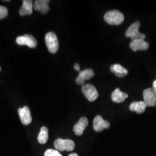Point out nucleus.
Instances as JSON below:
<instances>
[{"mask_svg":"<svg viewBox=\"0 0 156 156\" xmlns=\"http://www.w3.org/2000/svg\"><path fill=\"white\" fill-rule=\"evenodd\" d=\"M110 69L112 73H115L117 76L120 78L126 76L128 74V70L119 64L112 65Z\"/></svg>","mask_w":156,"mask_h":156,"instance_id":"nucleus-16","label":"nucleus"},{"mask_svg":"<svg viewBox=\"0 0 156 156\" xmlns=\"http://www.w3.org/2000/svg\"><path fill=\"white\" fill-rule=\"evenodd\" d=\"M49 131L48 129L46 127H42L41 128L39 135L38 136V140L39 144H45L47 142L49 138Z\"/></svg>","mask_w":156,"mask_h":156,"instance_id":"nucleus-18","label":"nucleus"},{"mask_svg":"<svg viewBox=\"0 0 156 156\" xmlns=\"http://www.w3.org/2000/svg\"><path fill=\"white\" fill-rule=\"evenodd\" d=\"M82 92L90 102L96 100L98 97V92L94 86L91 84H86L82 86Z\"/></svg>","mask_w":156,"mask_h":156,"instance_id":"nucleus-5","label":"nucleus"},{"mask_svg":"<svg viewBox=\"0 0 156 156\" xmlns=\"http://www.w3.org/2000/svg\"><path fill=\"white\" fill-rule=\"evenodd\" d=\"M1 67H0V71H1Z\"/></svg>","mask_w":156,"mask_h":156,"instance_id":"nucleus-24","label":"nucleus"},{"mask_svg":"<svg viewBox=\"0 0 156 156\" xmlns=\"http://www.w3.org/2000/svg\"><path fill=\"white\" fill-rule=\"evenodd\" d=\"M129 46L132 50L136 51L138 50H147L149 48V44L145 41V39H134L129 43Z\"/></svg>","mask_w":156,"mask_h":156,"instance_id":"nucleus-11","label":"nucleus"},{"mask_svg":"<svg viewBox=\"0 0 156 156\" xmlns=\"http://www.w3.org/2000/svg\"><path fill=\"white\" fill-rule=\"evenodd\" d=\"M16 41L18 45H26L31 48H34L37 46V39L33 35L29 34H25L17 37Z\"/></svg>","mask_w":156,"mask_h":156,"instance_id":"nucleus-6","label":"nucleus"},{"mask_svg":"<svg viewBox=\"0 0 156 156\" xmlns=\"http://www.w3.org/2000/svg\"><path fill=\"white\" fill-rule=\"evenodd\" d=\"M140 27V23L139 21H136L133 23L127 30L126 32V37L131 38L132 40L137 39L146 38V35L144 34L140 33L139 31Z\"/></svg>","mask_w":156,"mask_h":156,"instance_id":"nucleus-2","label":"nucleus"},{"mask_svg":"<svg viewBox=\"0 0 156 156\" xmlns=\"http://www.w3.org/2000/svg\"><path fill=\"white\" fill-rule=\"evenodd\" d=\"M50 1L49 0H37L33 4L34 9L35 11L41 12L42 13L45 14L50 9L48 5Z\"/></svg>","mask_w":156,"mask_h":156,"instance_id":"nucleus-13","label":"nucleus"},{"mask_svg":"<svg viewBox=\"0 0 156 156\" xmlns=\"http://www.w3.org/2000/svg\"><path fill=\"white\" fill-rule=\"evenodd\" d=\"M55 147L57 151H73L75 147V144L71 140H62L58 138L55 141Z\"/></svg>","mask_w":156,"mask_h":156,"instance_id":"nucleus-4","label":"nucleus"},{"mask_svg":"<svg viewBox=\"0 0 156 156\" xmlns=\"http://www.w3.org/2000/svg\"><path fill=\"white\" fill-rule=\"evenodd\" d=\"M104 20L109 24L119 26L124 22V17L121 12L113 10L106 12L104 15Z\"/></svg>","mask_w":156,"mask_h":156,"instance_id":"nucleus-1","label":"nucleus"},{"mask_svg":"<svg viewBox=\"0 0 156 156\" xmlns=\"http://www.w3.org/2000/svg\"><path fill=\"white\" fill-rule=\"evenodd\" d=\"M110 127L109 122L104 120L100 115H97L95 117L93 120V128L95 131L101 132L104 129H108Z\"/></svg>","mask_w":156,"mask_h":156,"instance_id":"nucleus-9","label":"nucleus"},{"mask_svg":"<svg viewBox=\"0 0 156 156\" xmlns=\"http://www.w3.org/2000/svg\"><path fill=\"white\" fill-rule=\"evenodd\" d=\"M44 156H62L61 153L57 150L48 149L44 153Z\"/></svg>","mask_w":156,"mask_h":156,"instance_id":"nucleus-19","label":"nucleus"},{"mask_svg":"<svg viewBox=\"0 0 156 156\" xmlns=\"http://www.w3.org/2000/svg\"><path fill=\"white\" fill-rule=\"evenodd\" d=\"M89 124L88 120L86 117H81L78 123L73 126V131L75 134L78 136H80L83 133L84 130Z\"/></svg>","mask_w":156,"mask_h":156,"instance_id":"nucleus-12","label":"nucleus"},{"mask_svg":"<svg viewBox=\"0 0 156 156\" xmlns=\"http://www.w3.org/2000/svg\"><path fill=\"white\" fill-rule=\"evenodd\" d=\"M146 106L144 101H136L130 104L129 110L131 111L136 112L138 114H141L145 111Z\"/></svg>","mask_w":156,"mask_h":156,"instance_id":"nucleus-17","label":"nucleus"},{"mask_svg":"<svg viewBox=\"0 0 156 156\" xmlns=\"http://www.w3.org/2000/svg\"><path fill=\"white\" fill-rule=\"evenodd\" d=\"M22 6L19 10V14L21 16L31 15L33 13V4L31 0H24Z\"/></svg>","mask_w":156,"mask_h":156,"instance_id":"nucleus-14","label":"nucleus"},{"mask_svg":"<svg viewBox=\"0 0 156 156\" xmlns=\"http://www.w3.org/2000/svg\"><path fill=\"white\" fill-rule=\"evenodd\" d=\"M68 156H79L78 154H76V153H71V154H70Z\"/></svg>","mask_w":156,"mask_h":156,"instance_id":"nucleus-23","label":"nucleus"},{"mask_svg":"<svg viewBox=\"0 0 156 156\" xmlns=\"http://www.w3.org/2000/svg\"><path fill=\"white\" fill-rule=\"evenodd\" d=\"M128 95L122 92L119 88L115 90L112 93V100L116 103L123 102L128 98Z\"/></svg>","mask_w":156,"mask_h":156,"instance_id":"nucleus-15","label":"nucleus"},{"mask_svg":"<svg viewBox=\"0 0 156 156\" xmlns=\"http://www.w3.org/2000/svg\"><path fill=\"white\" fill-rule=\"evenodd\" d=\"M94 75V73L92 69L87 68L83 71H80L78 77L76 78V83L79 85H84L86 80H89Z\"/></svg>","mask_w":156,"mask_h":156,"instance_id":"nucleus-10","label":"nucleus"},{"mask_svg":"<svg viewBox=\"0 0 156 156\" xmlns=\"http://www.w3.org/2000/svg\"><path fill=\"white\" fill-rule=\"evenodd\" d=\"M153 89L156 95V80H155L154 82H153Z\"/></svg>","mask_w":156,"mask_h":156,"instance_id":"nucleus-22","label":"nucleus"},{"mask_svg":"<svg viewBox=\"0 0 156 156\" xmlns=\"http://www.w3.org/2000/svg\"><path fill=\"white\" fill-rule=\"evenodd\" d=\"M74 69L77 71H80V66L78 63H76L74 65Z\"/></svg>","mask_w":156,"mask_h":156,"instance_id":"nucleus-21","label":"nucleus"},{"mask_svg":"<svg viewBox=\"0 0 156 156\" xmlns=\"http://www.w3.org/2000/svg\"><path fill=\"white\" fill-rule=\"evenodd\" d=\"M8 11L5 6L0 5V19H4L8 16Z\"/></svg>","mask_w":156,"mask_h":156,"instance_id":"nucleus-20","label":"nucleus"},{"mask_svg":"<svg viewBox=\"0 0 156 156\" xmlns=\"http://www.w3.org/2000/svg\"><path fill=\"white\" fill-rule=\"evenodd\" d=\"M18 113L20 116V121L23 124L27 126L31 123L32 117L30 109L28 106H24L23 108H19L18 109Z\"/></svg>","mask_w":156,"mask_h":156,"instance_id":"nucleus-8","label":"nucleus"},{"mask_svg":"<svg viewBox=\"0 0 156 156\" xmlns=\"http://www.w3.org/2000/svg\"><path fill=\"white\" fill-rule=\"evenodd\" d=\"M45 42L48 49L50 53H55L59 48V44L56 34L49 32L45 35Z\"/></svg>","mask_w":156,"mask_h":156,"instance_id":"nucleus-3","label":"nucleus"},{"mask_svg":"<svg viewBox=\"0 0 156 156\" xmlns=\"http://www.w3.org/2000/svg\"><path fill=\"white\" fill-rule=\"evenodd\" d=\"M143 97L145 104L147 106H154L156 105V95L151 88H148L144 91Z\"/></svg>","mask_w":156,"mask_h":156,"instance_id":"nucleus-7","label":"nucleus"}]
</instances>
